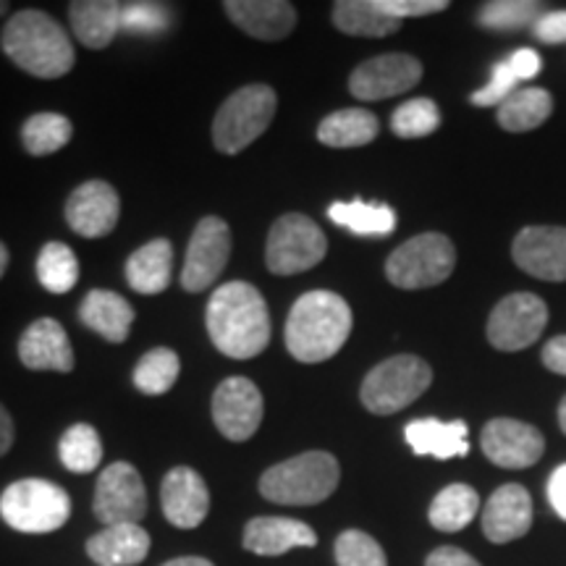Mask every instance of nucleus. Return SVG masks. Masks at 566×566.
Returning a JSON list of instances; mask_svg holds the SVG:
<instances>
[{
	"label": "nucleus",
	"instance_id": "f257e3e1",
	"mask_svg": "<svg viewBox=\"0 0 566 566\" xmlns=\"http://www.w3.org/2000/svg\"><path fill=\"white\" fill-rule=\"evenodd\" d=\"M205 325L212 346L231 359H252L271 344L265 296L247 281H229L212 292Z\"/></svg>",
	"mask_w": 566,
	"mask_h": 566
},
{
	"label": "nucleus",
	"instance_id": "f03ea898",
	"mask_svg": "<svg viewBox=\"0 0 566 566\" xmlns=\"http://www.w3.org/2000/svg\"><path fill=\"white\" fill-rule=\"evenodd\" d=\"M354 315L342 294L328 289L302 294L286 317V349L296 363L317 365L336 357L352 336Z\"/></svg>",
	"mask_w": 566,
	"mask_h": 566
},
{
	"label": "nucleus",
	"instance_id": "7ed1b4c3",
	"mask_svg": "<svg viewBox=\"0 0 566 566\" xmlns=\"http://www.w3.org/2000/svg\"><path fill=\"white\" fill-rule=\"evenodd\" d=\"M0 48L13 66L34 80H61L76 63L71 38L51 13L21 9L0 30Z\"/></svg>",
	"mask_w": 566,
	"mask_h": 566
},
{
	"label": "nucleus",
	"instance_id": "20e7f679",
	"mask_svg": "<svg viewBox=\"0 0 566 566\" xmlns=\"http://www.w3.org/2000/svg\"><path fill=\"white\" fill-rule=\"evenodd\" d=\"M342 480L338 459L328 451H304L273 464L260 478V493L279 506H315L331 499Z\"/></svg>",
	"mask_w": 566,
	"mask_h": 566
},
{
	"label": "nucleus",
	"instance_id": "39448f33",
	"mask_svg": "<svg viewBox=\"0 0 566 566\" xmlns=\"http://www.w3.org/2000/svg\"><path fill=\"white\" fill-rule=\"evenodd\" d=\"M279 111V95L268 84H247L223 101L212 118V145L223 155H239L263 137Z\"/></svg>",
	"mask_w": 566,
	"mask_h": 566
},
{
	"label": "nucleus",
	"instance_id": "423d86ee",
	"mask_svg": "<svg viewBox=\"0 0 566 566\" xmlns=\"http://www.w3.org/2000/svg\"><path fill=\"white\" fill-rule=\"evenodd\" d=\"M0 516L17 533H55L69 522L71 499L61 485L51 483V480L24 478L0 493Z\"/></svg>",
	"mask_w": 566,
	"mask_h": 566
},
{
	"label": "nucleus",
	"instance_id": "0eeeda50",
	"mask_svg": "<svg viewBox=\"0 0 566 566\" xmlns=\"http://www.w3.org/2000/svg\"><path fill=\"white\" fill-rule=\"evenodd\" d=\"M433 384V367L417 354H396L384 359L365 375L359 399L367 412L373 415H396L409 405H415L420 396Z\"/></svg>",
	"mask_w": 566,
	"mask_h": 566
},
{
	"label": "nucleus",
	"instance_id": "6e6552de",
	"mask_svg": "<svg viewBox=\"0 0 566 566\" xmlns=\"http://www.w3.org/2000/svg\"><path fill=\"white\" fill-rule=\"evenodd\" d=\"M457 247L446 233H420L396 247L386 260V279L396 289L417 292V289H433L454 273Z\"/></svg>",
	"mask_w": 566,
	"mask_h": 566
},
{
	"label": "nucleus",
	"instance_id": "1a4fd4ad",
	"mask_svg": "<svg viewBox=\"0 0 566 566\" xmlns=\"http://www.w3.org/2000/svg\"><path fill=\"white\" fill-rule=\"evenodd\" d=\"M328 254V239L321 226L302 212H286L271 226L265 244V265L275 275L313 271Z\"/></svg>",
	"mask_w": 566,
	"mask_h": 566
},
{
	"label": "nucleus",
	"instance_id": "9d476101",
	"mask_svg": "<svg viewBox=\"0 0 566 566\" xmlns=\"http://www.w3.org/2000/svg\"><path fill=\"white\" fill-rule=\"evenodd\" d=\"M548 325V307L530 292L509 294L488 317V342L499 352H522L543 336Z\"/></svg>",
	"mask_w": 566,
	"mask_h": 566
},
{
	"label": "nucleus",
	"instance_id": "9b49d317",
	"mask_svg": "<svg viewBox=\"0 0 566 566\" xmlns=\"http://www.w3.org/2000/svg\"><path fill=\"white\" fill-rule=\"evenodd\" d=\"M231 258V229L223 218L205 216L195 226L187 258L181 268V286L189 294H200L221 279Z\"/></svg>",
	"mask_w": 566,
	"mask_h": 566
},
{
	"label": "nucleus",
	"instance_id": "f8f14e48",
	"mask_svg": "<svg viewBox=\"0 0 566 566\" xmlns=\"http://www.w3.org/2000/svg\"><path fill=\"white\" fill-rule=\"evenodd\" d=\"M92 512L105 527L139 525L147 514V493L137 467L129 462H113L97 478Z\"/></svg>",
	"mask_w": 566,
	"mask_h": 566
},
{
	"label": "nucleus",
	"instance_id": "ddd939ff",
	"mask_svg": "<svg viewBox=\"0 0 566 566\" xmlns=\"http://www.w3.org/2000/svg\"><path fill=\"white\" fill-rule=\"evenodd\" d=\"M212 422L223 438L233 443H244L258 433L265 415V401L260 388L244 375L226 378L212 394Z\"/></svg>",
	"mask_w": 566,
	"mask_h": 566
},
{
	"label": "nucleus",
	"instance_id": "4468645a",
	"mask_svg": "<svg viewBox=\"0 0 566 566\" xmlns=\"http://www.w3.org/2000/svg\"><path fill=\"white\" fill-rule=\"evenodd\" d=\"M422 82V63L409 53H386L359 63L349 76V92L357 101L375 103L405 95Z\"/></svg>",
	"mask_w": 566,
	"mask_h": 566
},
{
	"label": "nucleus",
	"instance_id": "2eb2a0df",
	"mask_svg": "<svg viewBox=\"0 0 566 566\" xmlns=\"http://www.w3.org/2000/svg\"><path fill=\"white\" fill-rule=\"evenodd\" d=\"M483 454L501 470H527L541 462L546 451V438L535 424L514 420V417H495L480 436Z\"/></svg>",
	"mask_w": 566,
	"mask_h": 566
},
{
	"label": "nucleus",
	"instance_id": "dca6fc26",
	"mask_svg": "<svg viewBox=\"0 0 566 566\" xmlns=\"http://www.w3.org/2000/svg\"><path fill=\"white\" fill-rule=\"evenodd\" d=\"M122 218V197L108 181H84L66 200L69 229L82 239H103L118 226Z\"/></svg>",
	"mask_w": 566,
	"mask_h": 566
},
{
	"label": "nucleus",
	"instance_id": "f3484780",
	"mask_svg": "<svg viewBox=\"0 0 566 566\" xmlns=\"http://www.w3.org/2000/svg\"><path fill=\"white\" fill-rule=\"evenodd\" d=\"M512 258L520 271L541 281H566V229L564 226H527L514 237Z\"/></svg>",
	"mask_w": 566,
	"mask_h": 566
},
{
	"label": "nucleus",
	"instance_id": "a211bd4d",
	"mask_svg": "<svg viewBox=\"0 0 566 566\" xmlns=\"http://www.w3.org/2000/svg\"><path fill=\"white\" fill-rule=\"evenodd\" d=\"M19 359L32 373H71L74 370V349L63 325L53 317H40L27 325L19 338Z\"/></svg>",
	"mask_w": 566,
	"mask_h": 566
},
{
	"label": "nucleus",
	"instance_id": "6ab92c4d",
	"mask_svg": "<svg viewBox=\"0 0 566 566\" xmlns=\"http://www.w3.org/2000/svg\"><path fill=\"white\" fill-rule=\"evenodd\" d=\"M160 506L174 527H200L210 512V493L200 472H195L192 467H174L163 478Z\"/></svg>",
	"mask_w": 566,
	"mask_h": 566
},
{
	"label": "nucleus",
	"instance_id": "aec40b11",
	"mask_svg": "<svg viewBox=\"0 0 566 566\" xmlns=\"http://www.w3.org/2000/svg\"><path fill=\"white\" fill-rule=\"evenodd\" d=\"M533 527V499L527 488L506 483L495 488L483 509V533L495 546L520 541Z\"/></svg>",
	"mask_w": 566,
	"mask_h": 566
},
{
	"label": "nucleus",
	"instance_id": "412c9836",
	"mask_svg": "<svg viewBox=\"0 0 566 566\" xmlns=\"http://www.w3.org/2000/svg\"><path fill=\"white\" fill-rule=\"evenodd\" d=\"M223 11L244 34L263 42L286 40L296 27V9L286 0H226Z\"/></svg>",
	"mask_w": 566,
	"mask_h": 566
},
{
	"label": "nucleus",
	"instance_id": "4be33fe9",
	"mask_svg": "<svg viewBox=\"0 0 566 566\" xmlns=\"http://www.w3.org/2000/svg\"><path fill=\"white\" fill-rule=\"evenodd\" d=\"M242 546L258 556H283L292 548H315L317 533L289 516H254L247 522Z\"/></svg>",
	"mask_w": 566,
	"mask_h": 566
},
{
	"label": "nucleus",
	"instance_id": "5701e85b",
	"mask_svg": "<svg viewBox=\"0 0 566 566\" xmlns=\"http://www.w3.org/2000/svg\"><path fill=\"white\" fill-rule=\"evenodd\" d=\"M405 441L417 457H433L441 462L470 454V428L462 420L443 422L436 417L412 420L405 428Z\"/></svg>",
	"mask_w": 566,
	"mask_h": 566
},
{
	"label": "nucleus",
	"instance_id": "b1692460",
	"mask_svg": "<svg viewBox=\"0 0 566 566\" xmlns=\"http://www.w3.org/2000/svg\"><path fill=\"white\" fill-rule=\"evenodd\" d=\"M124 3L118 0H74L69 3V21L76 40L90 51L108 48L122 34Z\"/></svg>",
	"mask_w": 566,
	"mask_h": 566
},
{
	"label": "nucleus",
	"instance_id": "393cba45",
	"mask_svg": "<svg viewBox=\"0 0 566 566\" xmlns=\"http://www.w3.org/2000/svg\"><path fill=\"white\" fill-rule=\"evenodd\" d=\"M134 307L122 294L92 289L80 304V321L108 344H124L132 334Z\"/></svg>",
	"mask_w": 566,
	"mask_h": 566
},
{
	"label": "nucleus",
	"instance_id": "a878e982",
	"mask_svg": "<svg viewBox=\"0 0 566 566\" xmlns=\"http://www.w3.org/2000/svg\"><path fill=\"white\" fill-rule=\"evenodd\" d=\"M150 554V535L142 525H113L87 541V556L97 566H134Z\"/></svg>",
	"mask_w": 566,
	"mask_h": 566
},
{
	"label": "nucleus",
	"instance_id": "bb28decb",
	"mask_svg": "<svg viewBox=\"0 0 566 566\" xmlns=\"http://www.w3.org/2000/svg\"><path fill=\"white\" fill-rule=\"evenodd\" d=\"M174 247L168 239H153L126 260V283L137 294H163L171 286Z\"/></svg>",
	"mask_w": 566,
	"mask_h": 566
},
{
	"label": "nucleus",
	"instance_id": "cd10ccee",
	"mask_svg": "<svg viewBox=\"0 0 566 566\" xmlns=\"http://www.w3.org/2000/svg\"><path fill=\"white\" fill-rule=\"evenodd\" d=\"M380 132L378 116L365 108H344L325 116L317 126V139L325 147L349 150V147H365L375 142Z\"/></svg>",
	"mask_w": 566,
	"mask_h": 566
},
{
	"label": "nucleus",
	"instance_id": "c85d7f7f",
	"mask_svg": "<svg viewBox=\"0 0 566 566\" xmlns=\"http://www.w3.org/2000/svg\"><path fill=\"white\" fill-rule=\"evenodd\" d=\"M331 19L336 30L349 38H388L401 30V21L388 17L378 0H338Z\"/></svg>",
	"mask_w": 566,
	"mask_h": 566
},
{
	"label": "nucleus",
	"instance_id": "c756f323",
	"mask_svg": "<svg viewBox=\"0 0 566 566\" xmlns=\"http://www.w3.org/2000/svg\"><path fill=\"white\" fill-rule=\"evenodd\" d=\"M551 113H554V97H551L548 90L522 87L499 105V116H495V122H499V126L504 132L522 134V132H533L537 126L546 124Z\"/></svg>",
	"mask_w": 566,
	"mask_h": 566
},
{
	"label": "nucleus",
	"instance_id": "7c9ffc66",
	"mask_svg": "<svg viewBox=\"0 0 566 566\" xmlns=\"http://www.w3.org/2000/svg\"><path fill=\"white\" fill-rule=\"evenodd\" d=\"M328 218L354 237H391L396 231V210L384 202H334Z\"/></svg>",
	"mask_w": 566,
	"mask_h": 566
},
{
	"label": "nucleus",
	"instance_id": "2f4dec72",
	"mask_svg": "<svg viewBox=\"0 0 566 566\" xmlns=\"http://www.w3.org/2000/svg\"><path fill=\"white\" fill-rule=\"evenodd\" d=\"M480 512V495L475 488L454 483L443 488L441 493L436 495L433 504H430L428 520L438 533H459L475 520Z\"/></svg>",
	"mask_w": 566,
	"mask_h": 566
},
{
	"label": "nucleus",
	"instance_id": "473e14b6",
	"mask_svg": "<svg viewBox=\"0 0 566 566\" xmlns=\"http://www.w3.org/2000/svg\"><path fill=\"white\" fill-rule=\"evenodd\" d=\"M71 137H74V124L63 113H34L21 126V145L32 158H48L63 150Z\"/></svg>",
	"mask_w": 566,
	"mask_h": 566
},
{
	"label": "nucleus",
	"instance_id": "72a5a7b5",
	"mask_svg": "<svg viewBox=\"0 0 566 566\" xmlns=\"http://www.w3.org/2000/svg\"><path fill=\"white\" fill-rule=\"evenodd\" d=\"M59 457L61 464L66 467L69 472H76V475L95 472L103 462L101 433L87 422L71 424L59 441Z\"/></svg>",
	"mask_w": 566,
	"mask_h": 566
},
{
	"label": "nucleus",
	"instance_id": "f704fd0d",
	"mask_svg": "<svg viewBox=\"0 0 566 566\" xmlns=\"http://www.w3.org/2000/svg\"><path fill=\"white\" fill-rule=\"evenodd\" d=\"M38 279L51 294H66L80 281V258L63 242H48L38 254Z\"/></svg>",
	"mask_w": 566,
	"mask_h": 566
},
{
	"label": "nucleus",
	"instance_id": "c9c22d12",
	"mask_svg": "<svg viewBox=\"0 0 566 566\" xmlns=\"http://www.w3.org/2000/svg\"><path fill=\"white\" fill-rule=\"evenodd\" d=\"M179 373V354L168 349V346H158V349L147 352L137 363V367H134V386H137V391L147 396H163L171 391Z\"/></svg>",
	"mask_w": 566,
	"mask_h": 566
},
{
	"label": "nucleus",
	"instance_id": "e433bc0d",
	"mask_svg": "<svg viewBox=\"0 0 566 566\" xmlns=\"http://www.w3.org/2000/svg\"><path fill=\"white\" fill-rule=\"evenodd\" d=\"M543 6L535 0H493L478 13V24L488 32H520L541 19Z\"/></svg>",
	"mask_w": 566,
	"mask_h": 566
},
{
	"label": "nucleus",
	"instance_id": "4c0bfd02",
	"mask_svg": "<svg viewBox=\"0 0 566 566\" xmlns=\"http://www.w3.org/2000/svg\"><path fill=\"white\" fill-rule=\"evenodd\" d=\"M441 126V111L428 97H415V101L401 103L391 116V132L401 139H422L438 132Z\"/></svg>",
	"mask_w": 566,
	"mask_h": 566
},
{
	"label": "nucleus",
	"instance_id": "58836bf2",
	"mask_svg": "<svg viewBox=\"0 0 566 566\" xmlns=\"http://www.w3.org/2000/svg\"><path fill=\"white\" fill-rule=\"evenodd\" d=\"M334 556L338 566H388L386 551L363 530H346L338 535Z\"/></svg>",
	"mask_w": 566,
	"mask_h": 566
},
{
	"label": "nucleus",
	"instance_id": "ea45409f",
	"mask_svg": "<svg viewBox=\"0 0 566 566\" xmlns=\"http://www.w3.org/2000/svg\"><path fill=\"white\" fill-rule=\"evenodd\" d=\"M171 27V11L163 3H150V0H139V3H124L122 32L142 34V38H153V34L168 32Z\"/></svg>",
	"mask_w": 566,
	"mask_h": 566
},
{
	"label": "nucleus",
	"instance_id": "a19ab883",
	"mask_svg": "<svg viewBox=\"0 0 566 566\" xmlns=\"http://www.w3.org/2000/svg\"><path fill=\"white\" fill-rule=\"evenodd\" d=\"M516 84H520V76L514 74L509 61H499L491 71V82H488L483 90L472 92L470 103L478 105V108H499L506 97L514 95Z\"/></svg>",
	"mask_w": 566,
	"mask_h": 566
},
{
	"label": "nucleus",
	"instance_id": "79ce46f5",
	"mask_svg": "<svg viewBox=\"0 0 566 566\" xmlns=\"http://www.w3.org/2000/svg\"><path fill=\"white\" fill-rule=\"evenodd\" d=\"M378 6L396 21L430 17V13H441L449 9L446 0H378Z\"/></svg>",
	"mask_w": 566,
	"mask_h": 566
},
{
	"label": "nucleus",
	"instance_id": "37998d69",
	"mask_svg": "<svg viewBox=\"0 0 566 566\" xmlns=\"http://www.w3.org/2000/svg\"><path fill=\"white\" fill-rule=\"evenodd\" d=\"M533 34L543 45H564L566 42V9L543 11L541 19L533 24Z\"/></svg>",
	"mask_w": 566,
	"mask_h": 566
},
{
	"label": "nucleus",
	"instance_id": "c03bdc74",
	"mask_svg": "<svg viewBox=\"0 0 566 566\" xmlns=\"http://www.w3.org/2000/svg\"><path fill=\"white\" fill-rule=\"evenodd\" d=\"M506 61L509 66L514 69V74L520 76V82L535 80L543 69V59L533 51V48H520V51H514Z\"/></svg>",
	"mask_w": 566,
	"mask_h": 566
},
{
	"label": "nucleus",
	"instance_id": "a18cd8bd",
	"mask_svg": "<svg viewBox=\"0 0 566 566\" xmlns=\"http://www.w3.org/2000/svg\"><path fill=\"white\" fill-rule=\"evenodd\" d=\"M424 566H483L475 556H470L467 551L457 546H441L433 554L424 558Z\"/></svg>",
	"mask_w": 566,
	"mask_h": 566
},
{
	"label": "nucleus",
	"instance_id": "49530a36",
	"mask_svg": "<svg viewBox=\"0 0 566 566\" xmlns=\"http://www.w3.org/2000/svg\"><path fill=\"white\" fill-rule=\"evenodd\" d=\"M546 493H548L551 509H554L556 516H562V520L566 522V464L556 467V470L551 472Z\"/></svg>",
	"mask_w": 566,
	"mask_h": 566
},
{
	"label": "nucleus",
	"instance_id": "de8ad7c7",
	"mask_svg": "<svg viewBox=\"0 0 566 566\" xmlns=\"http://www.w3.org/2000/svg\"><path fill=\"white\" fill-rule=\"evenodd\" d=\"M541 359L551 373L566 375V336L551 338V342L543 346V357Z\"/></svg>",
	"mask_w": 566,
	"mask_h": 566
},
{
	"label": "nucleus",
	"instance_id": "09e8293b",
	"mask_svg": "<svg viewBox=\"0 0 566 566\" xmlns=\"http://www.w3.org/2000/svg\"><path fill=\"white\" fill-rule=\"evenodd\" d=\"M13 441H17V424H13L9 409L0 405V457L9 454L13 449Z\"/></svg>",
	"mask_w": 566,
	"mask_h": 566
},
{
	"label": "nucleus",
	"instance_id": "8fccbe9b",
	"mask_svg": "<svg viewBox=\"0 0 566 566\" xmlns=\"http://www.w3.org/2000/svg\"><path fill=\"white\" fill-rule=\"evenodd\" d=\"M163 566H216V564L202 556H181V558H171V562H166Z\"/></svg>",
	"mask_w": 566,
	"mask_h": 566
},
{
	"label": "nucleus",
	"instance_id": "3c124183",
	"mask_svg": "<svg viewBox=\"0 0 566 566\" xmlns=\"http://www.w3.org/2000/svg\"><path fill=\"white\" fill-rule=\"evenodd\" d=\"M9 263H11V254H9V247L0 242V279H3L6 271H9Z\"/></svg>",
	"mask_w": 566,
	"mask_h": 566
},
{
	"label": "nucleus",
	"instance_id": "603ef678",
	"mask_svg": "<svg viewBox=\"0 0 566 566\" xmlns=\"http://www.w3.org/2000/svg\"><path fill=\"white\" fill-rule=\"evenodd\" d=\"M558 424H562V430L566 436V396L562 399V405H558Z\"/></svg>",
	"mask_w": 566,
	"mask_h": 566
},
{
	"label": "nucleus",
	"instance_id": "864d4df0",
	"mask_svg": "<svg viewBox=\"0 0 566 566\" xmlns=\"http://www.w3.org/2000/svg\"><path fill=\"white\" fill-rule=\"evenodd\" d=\"M11 11V3L9 0H0V17H6V13Z\"/></svg>",
	"mask_w": 566,
	"mask_h": 566
}]
</instances>
